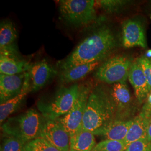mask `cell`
Segmentation results:
<instances>
[{"instance_id":"3957f363","label":"cell","mask_w":151,"mask_h":151,"mask_svg":"<svg viewBox=\"0 0 151 151\" xmlns=\"http://www.w3.org/2000/svg\"><path fill=\"white\" fill-rule=\"evenodd\" d=\"M45 121L40 112L30 109L19 116L9 118L2 124L1 129L5 135L27 143L41 137Z\"/></svg>"},{"instance_id":"4316f807","label":"cell","mask_w":151,"mask_h":151,"mask_svg":"<svg viewBox=\"0 0 151 151\" xmlns=\"http://www.w3.org/2000/svg\"><path fill=\"white\" fill-rule=\"evenodd\" d=\"M141 111L151 115V91L146 98Z\"/></svg>"},{"instance_id":"83f0119b","label":"cell","mask_w":151,"mask_h":151,"mask_svg":"<svg viewBox=\"0 0 151 151\" xmlns=\"http://www.w3.org/2000/svg\"><path fill=\"white\" fill-rule=\"evenodd\" d=\"M147 139L148 141L151 143V121L150 123L149 124L148 128L147 130Z\"/></svg>"},{"instance_id":"9c48e42d","label":"cell","mask_w":151,"mask_h":151,"mask_svg":"<svg viewBox=\"0 0 151 151\" xmlns=\"http://www.w3.org/2000/svg\"><path fill=\"white\" fill-rule=\"evenodd\" d=\"M40 138L60 151H70V135L58 119L46 120Z\"/></svg>"},{"instance_id":"ba28073f","label":"cell","mask_w":151,"mask_h":151,"mask_svg":"<svg viewBox=\"0 0 151 151\" xmlns=\"http://www.w3.org/2000/svg\"><path fill=\"white\" fill-rule=\"evenodd\" d=\"M111 93L115 105V120H128L135 113V106L126 82L113 85Z\"/></svg>"},{"instance_id":"cb8c5ba5","label":"cell","mask_w":151,"mask_h":151,"mask_svg":"<svg viewBox=\"0 0 151 151\" xmlns=\"http://www.w3.org/2000/svg\"><path fill=\"white\" fill-rule=\"evenodd\" d=\"M126 4V1L118 0L95 1L96 7L98 6L108 12L118 11Z\"/></svg>"},{"instance_id":"30bf717a","label":"cell","mask_w":151,"mask_h":151,"mask_svg":"<svg viewBox=\"0 0 151 151\" xmlns=\"http://www.w3.org/2000/svg\"><path fill=\"white\" fill-rule=\"evenodd\" d=\"M32 64L22 60L17 55L13 45L0 49V73L6 75H14L28 72Z\"/></svg>"},{"instance_id":"7402d4cb","label":"cell","mask_w":151,"mask_h":151,"mask_svg":"<svg viewBox=\"0 0 151 151\" xmlns=\"http://www.w3.org/2000/svg\"><path fill=\"white\" fill-rule=\"evenodd\" d=\"M126 148L123 142L105 139L96 144L91 151H125Z\"/></svg>"},{"instance_id":"f1b7e54d","label":"cell","mask_w":151,"mask_h":151,"mask_svg":"<svg viewBox=\"0 0 151 151\" xmlns=\"http://www.w3.org/2000/svg\"><path fill=\"white\" fill-rule=\"evenodd\" d=\"M150 151H151V150H150Z\"/></svg>"},{"instance_id":"44dd1931","label":"cell","mask_w":151,"mask_h":151,"mask_svg":"<svg viewBox=\"0 0 151 151\" xmlns=\"http://www.w3.org/2000/svg\"><path fill=\"white\" fill-rule=\"evenodd\" d=\"M26 143L18 138L5 135L1 146V151H24Z\"/></svg>"},{"instance_id":"277c9868","label":"cell","mask_w":151,"mask_h":151,"mask_svg":"<svg viewBox=\"0 0 151 151\" xmlns=\"http://www.w3.org/2000/svg\"><path fill=\"white\" fill-rule=\"evenodd\" d=\"M80 84L60 88L54 96L47 101L40 100L37 108L47 120H55L63 116L70 110L80 91Z\"/></svg>"},{"instance_id":"7a4b0ae2","label":"cell","mask_w":151,"mask_h":151,"mask_svg":"<svg viewBox=\"0 0 151 151\" xmlns=\"http://www.w3.org/2000/svg\"><path fill=\"white\" fill-rule=\"evenodd\" d=\"M115 111L110 91L101 85L93 86L88 99L82 128L95 135L115 120Z\"/></svg>"},{"instance_id":"2e32d148","label":"cell","mask_w":151,"mask_h":151,"mask_svg":"<svg viewBox=\"0 0 151 151\" xmlns=\"http://www.w3.org/2000/svg\"><path fill=\"white\" fill-rule=\"evenodd\" d=\"M30 92H31L30 80L29 72H27L20 93L5 103L0 104V123L1 125L11 114L16 111V109L20 105L22 100Z\"/></svg>"},{"instance_id":"5b68a950","label":"cell","mask_w":151,"mask_h":151,"mask_svg":"<svg viewBox=\"0 0 151 151\" xmlns=\"http://www.w3.org/2000/svg\"><path fill=\"white\" fill-rule=\"evenodd\" d=\"M58 7L61 19L75 27L88 25L97 17L95 1L61 0Z\"/></svg>"},{"instance_id":"d4e9b609","label":"cell","mask_w":151,"mask_h":151,"mask_svg":"<svg viewBox=\"0 0 151 151\" xmlns=\"http://www.w3.org/2000/svg\"><path fill=\"white\" fill-rule=\"evenodd\" d=\"M151 146L147 138H142L130 143L125 151H150Z\"/></svg>"},{"instance_id":"ac0fdd59","label":"cell","mask_w":151,"mask_h":151,"mask_svg":"<svg viewBox=\"0 0 151 151\" xmlns=\"http://www.w3.org/2000/svg\"><path fill=\"white\" fill-rule=\"evenodd\" d=\"M100 64V62L75 66L70 69L60 71L59 79L62 83L68 84L84 78L94 70Z\"/></svg>"},{"instance_id":"484cf974","label":"cell","mask_w":151,"mask_h":151,"mask_svg":"<svg viewBox=\"0 0 151 151\" xmlns=\"http://www.w3.org/2000/svg\"><path fill=\"white\" fill-rule=\"evenodd\" d=\"M143 73L146 76L150 92L151 91V58L142 56L138 58Z\"/></svg>"},{"instance_id":"7c38bea8","label":"cell","mask_w":151,"mask_h":151,"mask_svg":"<svg viewBox=\"0 0 151 151\" xmlns=\"http://www.w3.org/2000/svg\"><path fill=\"white\" fill-rule=\"evenodd\" d=\"M28 72L32 92L42 88L57 73V70L45 59L32 64Z\"/></svg>"},{"instance_id":"603a6c76","label":"cell","mask_w":151,"mask_h":151,"mask_svg":"<svg viewBox=\"0 0 151 151\" xmlns=\"http://www.w3.org/2000/svg\"><path fill=\"white\" fill-rule=\"evenodd\" d=\"M24 151H60L42 138L27 142Z\"/></svg>"},{"instance_id":"8992f818","label":"cell","mask_w":151,"mask_h":151,"mask_svg":"<svg viewBox=\"0 0 151 151\" xmlns=\"http://www.w3.org/2000/svg\"><path fill=\"white\" fill-rule=\"evenodd\" d=\"M133 62L130 58L125 55L114 56L97 68L95 77L98 80L108 84L126 82Z\"/></svg>"},{"instance_id":"ffe728a7","label":"cell","mask_w":151,"mask_h":151,"mask_svg":"<svg viewBox=\"0 0 151 151\" xmlns=\"http://www.w3.org/2000/svg\"><path fill=\"white\" fill-rule=\"evenodd\" d=\"M17 38L16 28L12 22L6 20L0 24V49L13 45Z\"/></svg>"},{"instance_id":"6da1fadb","label":"cell","mask_w":151,"mask_h":151,"mask_svg":"<svg viewBox=\"0 0 151 151\" xmlns=\"http://www.w3.org/2000/svg\"><path fill=\"white\" fill-rule=\"evenodd\" d=\"M116 43L112 32L108 27H101L83 39L65 60L58 63V66L62 71L100 62L115 48Z\"/></svg>"},{"instance_id":"4fadbf2b","label":"cell","mask_w":151,"mask_h":151,"mask_svg":"<svg viewBox=\"0 0 151 151\" xmlns=\"http://www.w3.org/2000/svg\"><path fill=\"white\" fill-rule=\"evenodd\" d=\"M128 80L134 88L138 102L142 104L145 101L150 90L138 58L132 63L129 72Z\"/></svg>"},{"instance_id":"5bb4252c","label":"cell","mask_w":151,"mask_h":151,"mask_svg":"<svg viewBox=\"0 0 151 151\" xmlns=\"http://www.w3.org/2000/svg\"><path fill=\"white\" fill-rule=\"evenodd\" d=\"M26 72L14 75H0V104L5 103L20 93Z\"/></svg>"},{"instance_id":"52a82bcc","label":"cell","mask_w":151,"mask_h":151,"mask_svg":"<svg viewBox=\"0 0 151 151\" xmlns=\"http://www.w3.org/2000/svg\"><path fill=\"white\" fill-rule=\"evenodd\" d=\"M80 85L78 96L70 110L58 119L70 137L81 128L88 99L93 87L91 81H87Z\"/></svg>"},{"instance_id":"e0dca14e","label":"cell","mask_w":151,"mask_h":151,"mask_svg":"<svg viewBox=\"0 0 151 151\" xmlns=\"http://www.w3.org/2000/svg\"><path fill=\"white\" fill-rule=\"evenodd\" d=\"M132 122L133 119L128 120H114L95 135H102L106 139L123 142Z\"/></svg>"},{"instance_id":"d6986e66","label":"cell","mask_w":151,"mask_h":151,"mask_svg":"<svg viewBox=\"0 0 151 151\" xmlns=\"http://www.w3.org/2000/svg\"><path fill=\"white\" fill-rule=\"evenodd\" d=\"M95 135L82 128L70 137V151H91L95 146Z\"/></svg>"},{"instance_id":"9a60e30c","label":"cell","mask_w":151,"mask_h":151,"mask_svg":"<svg viewBox=\"0 0 151 151\" xmlns=\"http://www.w3.org/2000/svg\"><path fill=\"white\" fill-rule=\"evenodd\" d=\"M151 121V115L141 111L133 118V122L123 142L126 148L130 143L147 137V130Z\"/></svg>"},{"instance_id":"8fae6325","label":"cell","mask_w":151,"mask_h":151,"mask_svg":"<svg viewBox=\"0 0 151 151\" xmlns=\"http://www.w3.org/2000/svg\"><path fill=\"white\" fill-rule=\"evenodd\" d=\"M122 44L125 48L147 47L145 30L140 22L129 19L122 24Z\"/></svg>"}]
</instances>
